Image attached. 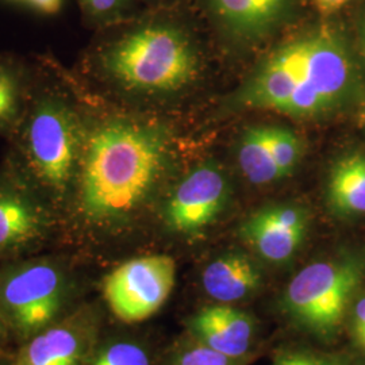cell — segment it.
<instances>
[{
  "label": "cell",
  "mask_w": 365,
  "mask_h": 365,
  "mask_svg": "<svg viewBox=\"0 0 365 365\" xmlns=\"http://www.w3.org/2000/svg\"><path fill=\"white\" fill-rule=\"evenodd\" d=\"M83 87L86 135L61 215V235L76 245L128 233L157 209L176 165L175 131L167 120L106 106Z\"/></svg>",
  "instance_id": "cell-1"
},
{
  "label": "cell",
  "mask_w": 365,
  "mask_h": 365,
  "mask_svg": "<svg viewBox=\"0 0 365 365\" xmlns=\"http://www.w3.org/2000/svg\"><path fill=\"white\" fill-rule=\"evenodd\" d=\"M331 16L307 24L267 53L229 103L295 119H321L359 98L361 75L348 34Z\"/></svg>",
  "instance_id": "cell-2"
},
{
  "label": "cell",
  "mask_w": 365,
  "mask_h": 365,
  "mask_svg": "<svg viewBox=\"0 0 365 365\" xmlns=\"http://www.w3.org/2000/svg\"><path fill=\"white\" fill-rule=\"evenodd\" d=\"M199 56L194 34L168 9H144L123 22L96 30L73 72L98 96L153 105L185 90Z\"/></svg>",
  "instance_id": "cell-3"
},
{
  "label": "cell",
  "mask_w": 365,
  "mask_h": 365,
  "mask_svg": "<svg viewBox=\"0 0 365 365\" xmlns=\"http://www.w3.org/2000/svg\"><path fill=\"white\" fill-rule=\"evenodd\" d=\"M86 135L84 87L53 54L31 60L21 119L7 138L4 164L60 218L78 175Z\"/></svg>",
  "instance_id": "cell-4"
},
{
  "label": "cell",
  "mask_w": 365,
  "mask_h": 365,
  "mask_svg": "<svg viewBox=\"0 0 365 365\" xmlns=\"http://www.w3.org/2000/svg\"><path fill=\"white\" fill-rule=\"evenodd\" d=\"M364 257L342 252L315 260L295 274L282 297L288 319L317 339L339 334L364 283Z\"/></svg>",
  "instance_id": "cell-5"
},
{
  "label": "cell",
  "mask_w": 365,
  "mask_h": 365,
  "mask_svg": "<svg viewBox=\"0 0 365 365\" xmlns=\"http://www.w3.org/2000/svg\"><path fill=\"white\" fill-rule=\"evenodd\" d=\"M72 287V269L63 257L9 260L0 268V318L27 341L63 318Z\"/></svg>",
  "instance_id": "cell-6"
},
{
  "label": "cell",
  "mask_w": 365,
  "mask_h": 365,
  "mask_svg": "<svg viewBox=\"0 0 365 365\" xmlns=\"http://www.w3.org/2000/svg\"><path fill=\"white\" fill-rule=\"evenodd\" d=\"M61 235L56 211L4 163L0 165V259L30 256Z\"/></svg>",
  "instance_id": "cell-7"
},
{
  "label": "cell",
  "mask_w": 365,
  "mask_h": 365,
  "mask_svg": "<svg viewBox=\"0 0 365 365\" xmlns=\"http://www.w3.org/2000/svg\"><path fill=\"white\" fill-rule=\"evenodd\" d=\"M176 283V262L168 255H146L119 264L103 282L111 313L125 324H138L156 314Z\"/></svg>",
  "instance_id": "cell-8"
},
{
  "label": "cell",
  "mask_w": 365,
  "mask_h": 365,
  "mask_svg": "<svg viewBox=\"0 0 365 365\" xmlns=\"http://www.w3.org/2000/svg\"><path fill=\"white\" fill-rule=\"evenodd\" d=\"M230 195L232 185L221 167L203 163L170 184L158 202L157 212L172 235L194 237L221 217Z\"/></svg>",
  "instance_id": "cell-9"
},
{
  "label": "cell",
  "mask_w": 365,
  "mask_h": 365,
  "mask_svg": "<svg viewBox=\"0 0 365 365\" xmlns=\"http://www.w3.org/2000/svg\"><path fill=\"white\" fill-rule=\"evenodd\" d=\"M199 1L220 37L238 48H253L297 25L306 0Z\"/></svg>",
  "instance_id": "cell-10"
},
{
  "label": "cell",
  "mask_w": 365,
  "mask_h": 365,
  "mask_svg": "<svg viewBox=\"0 0 365 365\" xmlns=\"http://www.w3.org/2000/svg\"><path fill=\"white\" fill-rule=\"evenodd\" d=\"M310 230V214L302 205L282 202L253 211L240 226V237L261 260L286 264L299 252Z\"/></svg>",
  "instance_id": "cell-11"
},
{
  "label": "cell",
  "mask_w": 365,
  "mask_h": 365,
  "mask_svg": "<svg viewBox=\"0 0 365 365\" xmlns=\"http://www.w3.org/2000/svg\"><path fill=\"white\" fill-rule=\"evenodd\" d=\"M96 319L78 310L26 341L14 365H84L96 348Z\"/></svg>",
  "instance_id": "cell-12"
},
{
  "label": "cell",
  "mask_w": 365,
  "mask_h": 365,
  "mask_svg": "<svg viewBox=\"0 0 365 365\" xmlns=\"http://www.w3.org/2000/svg\"><path fill=\"white\" fill-rule=\"evenodd\" d=\"M192 339L212 351L245 359L257 336V322L235 304L215 303L197 310L187 322Z\"/></svg>",
  "instance_id": "cell-13"
},
{
  "label": "cell",
  "mask_w": 365,
  "mask_h": 365,
  "mask_svg": "<svg viewBox=\"0 0 365 365\" xmlns=\"http://www.w3.org/2000/svg\"><path fill=\"white\" fill-rule=\"evenodd\" d=\"M264 286L259 262L242 250H229L203 268L202 287L217 303L235 304L257 295Z\"/></svg>",
  "instance_id": "cell-14"
},
{
  "label": "cell",
  "mask_w": 365,
  "mask_h": 365,
  "mask_svg": "<svg viewBox=\"0 0 365 365\" xmlns=\"http://www.w3.org/2000/svg\"><path fill=\"white\" fill-rule=\"evenodd\" d=\"M327 205L339 218L365 215V152L339 158L329 170Z\"/></svg>",
  "instance_id": "cell-15"
},
{
  "label": "cell",
  "mask_w": 365,
  "mask_h": 365,
  "mask_svg": "<svg viewBox=\"0 0 365 365\" xmlns=\"http://www.w3.org/2000/svg\"><path fill=\"white\" fill-rule=\"evenodd\" d=\"M31 78V60L0 53V137L9 138L26 103Z\"/></svg>",
  "instance_id": "cell-16"
},
{
  "label": "cell",
  "mask_w": 365,
  "mask_h": 365,
  "mask_svg": "<svg viewBox=\"0 0 365 365\" xmlns=\"http://www.w3.org/2000/svg\"><path fill=\"white\" fill-rule=\"evenodd\" d=\"M238 167L255 185L272 184L286 179L274 161L269 144V126H252L244 131L235 149Z\"/></svg>",
  "instance_id": "cell-17"
},
{
  "label": "cell",
  "mask_w": 365,
  "mask_h": 365,
  "mask_svg": "<svg viewBox=\"0 0 365 365\" xmlns=\"http://www.w3.org/2000/svg\"><path fill=\"white\" fill-rule=\"evenodd\" d=\"M84 25L101 30L123 22L144 9L138 0H76Z\"/></svg>",
  "instance_id": "cell-18"
},
{
  "label": "cell",
  "mask_w": 365,
  "mask_h": 365,
  "mask_svg": "<svg viewBox=\"0 0 365 365\" xmlns=\"http://www.w3.org/2000/svg\"><path fill=\"white\" fill-rule=\"evenodd\" d=\"M84 365H153L144 345L133 339H114L95 348Z\"/></svg>",
  "instance_id": "cell-19"
},
{
  "label": "cell",
  "mask_w": 365,
  "mask_h": 365,
  "mask_svg": "<svg viewBox=\"0 0 365 365\" xmlns=\"http://www.w3.org/2000/svg\"><path fill=\"white\" fill-rule=\"evenodd\" d=\"M269 144L274 161L284 178L294 173L303 157V143L299 135L283 126L269 125Z\"/></svg>",
  "instance_id": "cell-20"
},
{
  "label": "cell",
  "mask_w": 365,
  "mask_h": 365,
  "mask_svg": "<svg viewBox=\"0 0 365 365\" xmlns=\"http://www.w3.org/2000/svg\"><path fill=\"white\" fill-rule=\"evenodd\" d=\"M245 359L230 357L212 351L194 339L192 345L180 349L173 356L170 365H245Z\"/></svg>",
  "instance_id": "cell-21"
},
{
  "label": "cell",
  "mask_w": 365,
  "mask_h": 365,
  "mask_svg": "<svg viewBox=\"0 0 365 365\" xmlns=\"http://www.w3.org/2000/svg\"><path fill=\"white\" fill-rule=\"evenodd\" d=\"M271 365H356L352 360L310 348L284 349L274 357Z\"/></svg>",
  "instance_id": "cell-22"
},
{
  "label": "cell",
  "mask_w": 365,
  "mask_h": 365,
  "mask_svg": "<svg viewBox=\"0 0 365 365\" xmlns=\"http://www.w3.org/2000/svg\"><path fill=\"white\" fill-rule=\"evenodd\" d=\"M351 333L354 345L365 356V292L357 295L351 309Z\"/></svg>",
  "instance_id": "cell-23"
},
{
  "label": "cell",
  "mask_w": 365,
  "mask_h": 365,
  "mask_svg": "<svg viewBox=\"0 0 365 365\" xmlns=\"http://www.w3.org/2000/svg\"><path fill=\"white\" fill-rule=\"evenodd\" d=\"M314 9L321 16H333L341 11L345 6H348L352 0H310Z\"/></svg>",
  "instance_id": "cell-24"
},
{
  "label": "cell",
  "mask_w": 365,
  "mask_h": 365,
  "mask_svg": "<svg viewBox=\"0 0 365 365\" xmlns=\"http://www.w3.org/2000/svg\"><path fill=\"white\" fill-rule=\"evenodd\" d=\"M26 4L36 13L52 16L61 11L64 0H26Z\"/></svg>",
  "instance_id": "cell-25"
},
{
  "label": "cell",
  "mask_w": 365,
  "mask_h": 365,
  "mask_svg": "<svg viewBox=\"0 0 365 365\" xmlns=\"http://www.w3.org/2000/svg\"><path fill=\"white\" fill-rule=\"evenodd\" d=\"M356 34H357L360 53L363 58H365V7L361 10V13L359 14L357 24H356Z\"/></svg>",
  "instance_id": "cell-26"
},
{
  "label": "cell",
  "mask_w": 365,
  "mask_h": 365,
  "mask_svg": "<svg viewBox=\"0 0 365 365\" xmlns=\"http://www.w3.org/2000/svg\"><path fill=\"white\" fill-rule=\"evenodd\" d=\"M178 0H138L143 9H168Z\"/></svg>",
  "instance_id": "cell-27"
},
{
  "label": "cell",
  "mask_w": 365,
  "mask_h": 365,
  "mask_svg": "<svg viewBox=\"0 0 365 365\" xmlns=\"http://www.w3.org/2000/svg\"><path fill=\"white\" fill-rule=\"evenodd\" d=\"M9 327H6V324L3 322V319L0 318V345L6 341L7 336H9Z\"/></svg>",
  "instance_id": "cell-28"
},
{
  "label": "cell",
  "mask_w": 365,
  "mask_h": 365,
  "mask_svg": "<svg viewBox=\"0 0 365 365\" xmlns=\"http://www.w3.org/2000/svg\"><path fill=\"white\" fill-rule=\"evenodd\" d=\"M0 365H14V360H6V359H0Z\"/></svg>",
  "instance_id": "cell-29"
},
{
  "label": "cell",
  "mask_w": 365,
  "mask_h": 365,
  "mask_svg": "<svg viewBox=\"0 0 365 365\" xmlns=\"http://www.w3.org/2000/svg\"><path fill=\"white\" fill-rule=\"evenodd\" d=\"M9 3H18V4H26V0H6Z\"/></svg>",
  "instance_id": "cell-30"
}]
</instances>
